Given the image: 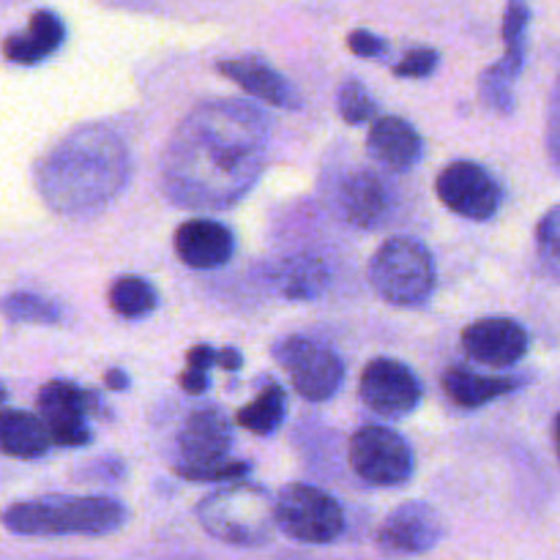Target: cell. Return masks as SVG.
<instances>
[{"mask_svg": "<svg viewBox=\"0 0 560 560\" xmlns=\"http://www.w3.org/2000/svg\"><path fill=\"white\" fill-rule=\"evenodd\" d=\"M268 156V118L238 98L202 102L167 142L162 186L186 211H224L257 184Z\"/></svg>", "mask_w": 560, "mask_h": 560, "instance_id": "6da1fadb", "label": "cell"}, {"mask_svg": "<svg viewBox=\"0 0 560 560\" xmlns=\"http://www.w3.org/2000/svg\"><path fill=\"white\" fill-rule=\"evenodd\" d=\"M129 180V151L107 126H80L38 164V195L60 217L107 206Z\"/></svg>", "mask_w": 560, "mask_h": 560, "instance_id": "7a4b0ae2", "label": "cell"}, {"mask_svg": "<svg viewBox=\"0 0 560 560\" xmlns=\"http://www.w3.org/2000/svg\"><path fill=\"white\" fill-rule=\"evenodd\" d=\"M0 523L16 536H107L124 528L126 509L113 498H36L14 503Z\"/></svg>", "mask_w": 560, "mask_h": 560, "instance_id": "3957f363", "label": "cell"}, {"mask_svg": "<svg viewBox=\"0 0 560 560\" xmlns=\"http://www.w3.org/2000/svg\"><path fill=\"white\" fill-rule=\"evenodd\" d=\"M202 530L230 547H260L277 530L273 495L252 481H230L197 506Z\"/></svg>", "mask_w": 560, "mask_h": 560, "instance_id": "277c9868", "label": "cell"}, {"mask_svg": "<svg viewBox=\"0 0 560 560\" xmlns=\"http://www.w3.org/2000/svg\"><path fill=\"white\" fill-rule=\"evenodd\" d=\"M435 279L430 249L408 235L388 238L370 262L372 288L394 306H421L435 290Z\"/></svg>", "mask_w": 560, "mask_h": 560, "instance_id": "5b68a950", "label": "cell"}, {"mask_svg": "<svg viewBox=\"0 0 560 560\" xmlns=\"http://www.w3.org/2000/svg\"><path fill=\"white\" fill-rule=\"evenodd\" d=\"M277 528L304 545H328L345 530L342 506L310 485H288L277 498Z\"/></svg>", "mask_w": 560, "mask_h": 560, "instance_id": "8992f818", "label": "cell"}, {"mask_svg": "<svg viewBox=\"0 0 560 560\" xmlns=\"http://www.w3.org/2000/svg\"><path fill=\"white\" fill-rule=\"evenodd\" d=\"M350 468L372 487H402L413 476V448L386 427H361L348 443Z\"/></svg>", "mask_w": 560, "mask_h": 560, "instance_id": "52a82bcc", "label": "cell"}, {"mask_svg": "<svg viewBox=\"0 0 560 560\" xmlns=\"http://www.w3.org/2000/svg\"><path fill=\"white\" fill-rule=\"evenodd\" d=\"M273 359L288 372L295 392L310 402H326L345 381V364L331 348L306 337H284L273 345Z\"/></svg>", "mask_w": 560, "mask_h": 560, "instance_id": "ba28073f", "label": "cell"}, {"mask_svg": "<svg viewBox=\"0 0 560 560\" xmlns=\"http://www.w3.org/2000/svg\"><path fill=\"white\" fill-rule=\"evenodd\" d=\"M102 410L96 394L71 381H52L38 392V416L52 438V446H88L93 441L88 430V416L102 413Z\"/></svg>", "mask_w": 560, "mask_h": 560, "instance_id": "9c48e42d", "label": "cell"}, {"mask_svg": "<svg viewBox=\"0 0 560 560\" xmlns=\"http://www.w3.org/2000/svg\"><path fill=\"white\" fill-rule=\"evenodd\" d=\"M230 446H233V427L224 419L222 410H195L184 421V427H180V465H175V474L186 481H195L206 470H213L222 463H228Z\"/></svg>", "mask_w": 560, "mask_h": 560, "instance_id": "30bf717a", "label": "cell"}, {"mask_svg": "<svg viewBox=\"0 0 560 560\" xmlns=\"http://www.w3.org/2000/svg\"><path fill=\"white\" fill-rule=\"evenodd\" d=\"M438 197L448 211L470 222H487L503 202V189L490 170L476 162H452L435 180Z\"/></svg>", "mask_w": 560, "mask_h": 560, "instance_id": "8fae6325", "label": "cell"}, {"mask_svg": "<svg viewBox=\"0 0 560 560\" xmlns=\"http://www.w3.org/2000/svg\"><path fill=\"white\" fill-rule=\"evenodd\" d=\"M361 399L375 413L399 419L416 410L421 399V383L402 361L372 359L361 372Z\"/></svg>", "mask_w": 560, "mask_h": 560, "instance_id": "7c38bea8", "label": "cell"}, {"mask_svg": "<svg viewBox=\"0 0 560 560\" xmlns=\"http://www.w3.org/2000/svg\"><path fill=\"white\" fill-rule=\"evenodd\" d=\"M468 359L490 370H509L520 364L530 348V337L512 317H481L463 331Z\"/></svg>", "mask_w": 560, "mask_h": 560, "instance_id": "4fadbf2b", "label": "cell"}, {"mask_svg": "<svg viewBox=\"0 0 560 560\" xmlns=\"http://www.w3.org/2000/svg\"><path fill=\"white\" fill-rule=\"evenodd\" d=\"M443 520L430 503L410 501L394 509L377 530V547L388 556H421L441 541Z\"/></svg>", "mask_w": 560, "mask_h": 560, "instance_id": "5bb4252c", "label": "cell"}, {"mask_svg": "<svg viewBox=\"0 0 560 560\" xmlns=\"http://www.w3.org/2000/svg\"><path fill=\"white\" fill-rule=\"evenodd\" d=\"M175 255L180 262L197 271H208V268H219L233 257L235 252V235L233 230L224 228L217 219H186L178 230H175Z\"/></svg>", "mask_w": 560, "mask_h": 560, "instance_id": "9a60e30c", "label": "cell"}, {"mask_svg": "<svg viewBox=\"0 0 560 560\" xmlns=\"http://www.w3.org/2000/svg\"><path fill=\"white\" fill-rule=\"evenodd\" d=\"M339 206L345 219L361 230H375L392 219L394 191L386 180L372 170H355L345 178L339 191Z\"/></svg>", "mask_w": 560, "mask_h": 560, "instance_id": "2e32d148", "label": "cell"}, {"mask_svg": "<svg viewBox=\"0 0 560 560\" xmlns=\"http://www.w3.org/2000/svg\"><path fill=\"white\" fill-rule=\"evenodd\" d=\"M219 74H224L228 80H233L235 85L244 88L249 96H255L257 102H266L271 104V107L299 109L301 104L299 93L293 91V85H290L277 69H271L266 60L255 58V55L219 60Z\"/></svg>", "mask_w": 560, "mask_h": 560, "instance_id": "e0dca14e", "label": "cell"}, {"mask_svg": "<svg viewBox=\"0 0 560 560\" xmlns=\"http://www.w3.org/2000/svg\"><path fill=\"white\" fill-rule=\"evenodd\" d=\"M366 148L383 167L402 173L419 162L424 142H421V135L413 124L397 118V115H388V118L372 124L370 135H366Z\"/></svg>", "mask_w": 560, "mask_h": 560, "instance_id": "ac0fdd59", "label": "cell"}, {"mask_svg": "<svg viewBox=\"0 0 560 560\" xmlns=\"http://www.w3.org/2000/svg\"><path fill=\"white\" fill-rule=\"evenodd\" d=\"M443 392L452 399L457 408L476 410L485 408V405L495 402V399L509 397L512 392H517L523 386L520 377L512 375H485V372L465 370V366H452V370L443 372Z\"/></svg>", "mask_w": 560, "mask_h": 560, "instance_id": "d6986e66", "label": "cell"}, {"mask_svg": "<svg viewBox=\"0 0 560 560\" xmlns=\"http://www.w3.org/2000/svg\"><path fill=\"white\" fill-rule=\"evenodd\" d=\"M63 22L52 11H36L31 16V25L25 33H14L3 42V55L11 63L33 66L38 60L49 58L55 49L63 44Z\"/></svg>", "mask_w": 560, "mask_h": 560, "instance_id": "ffe728a7", "label": "cell"}, {"mask_svg": "<svg viewBox=\"0 0 560 560\" xmlns=\"http://www.w3.org/2000/svg\"><path fill=\"white\" fill-rule=\"evenodd\" d=\"M52 438L42 416L27 410H0V452L14 459H38L49 452Z\"/></svg>", "mask_w": 560, "mask_h": 560, "instance_id": "44dd1931", "label": "cell"}, {"mask_svg": "<svg viewBox=\"0 0 560 560\" xmlns=\"http://www.w3.org/2000/svg\"><path fill=\"white\" fill-rule=\"evenodd\" d=\"M271 282L282 299L312 301L317 295H323V290L331 282V273H328V266L320 257L299 255L288 257L282 266H277Z\"/></svg>", "mask_w": 560, "mask_h": 560, "instance_id": "7402d4cb", "label": "cell"}, {"mask_svg": "<svg viewBox=\"0 0 560 560\" xmlns=\"http://www.w3.org/2000/svg\"><path fill=\"white\" fill-rule=\"evenodd\" d=\"M284 408H288L284 388L279 386V383L266 381V388L257 394L255 402L244 405V408L235 413V424L255 432V435H271V432H277L279 427H282Z\"/></svg>", "mask_w": 560, "mask_h": 560, "instance_id": "603a6c76", "label": "cell"}, {"mask_svg": "<svg viewBox=\"0 0 560 560\" xmlns=\"http://www.w3.org/2000/svg\"><path fill=\"white\" fill-rule=\"evenodd\" d=\"M528 25H530V0H509L506 14H503V58L498 60L509 77L517 80L525 66V47H528Z\"/></svg>", "mask_w": 560, "mask_h": 560, "instance_id": "cb8c5ba5", "label": "cell"}, {"mask_svg": "<svg viewBox=\"0 0 560 560\" xmlns=\"http://www.w3.org/2000/svg\"><path fill=\"white\" fill-rule=\"evenodd\" d=\"M107 299L115 315L126 317V320H140V317H148L159 304L156 288L142 277L115 279Z\"/></svg>", "mask_w": 560, "mask_h": 560, "instance_id": "d4e9b609", "label": "cell"}, {"mask_svg": "<svg viewBox=\"0 0 560 560\" xmlns=\"http://www.w3.org/2000/svg\"><path fill=\"white\" fill-rule=\"evenodd\" d=\"M0 315L11 323H33V326H55L63 317L55 301L36 293H11L0 299Z\"/></svg>", "mask_w": 560, "mask_h": 560, "instance_id": "484cf974", "label": "cell"}, {"mask_svg": "<svg viewBox=\"0 0 560 560\" xmlns=\"http://www.w3.org/2000/svg\"><path fill=\"white\" fill-rule=\"evenodd\" d=\"M536 255L541 268L560 279V206L550 208L536 228Z\"/></svg>", "mask_w": 560, "mask_h": 560, "instance_id": "4316f807", "label": "cell"}, {"mask_svg": "<svg viewBox=\"0 0 560 560\" xmlns=\"http://www.w3.org/2000/svg\"><path fill=\"white\" fill-rule=\"evenodd\" d=\"M481 98L498 115H509L514 109V77H509L498 63L490 66L481 74Z\"/></svg>", "mask_w": 560, "mask_h": 560, "instance_id": "83f0119b", "label": "cell"}, {"mask_svg": "<svg viewBox=\"0 0 560 560\" xmlns=\"http://www.w3.org/2000/svg\"><path fill=\"white\" fill-rule=\"evenodd\" d=\"M219 364V350L208 348V345H195L186 353V370L180 375V388L186 394H202L208 388V370Z\"/></svg>", "mask_w": 560, "mask_h": 560, "instance_id": "f1b7e54d", "label": "cell"}, {"mask_svg": "<svg viewBox=\"0 0 560 560\" xmlns=\"http://www.w3.org/2000/svg\"><path fill=\"white\" fill-rule=\"evenodd\" d=\"M337 107L342 120L348 124H364L375 115V98L370 96L364 85L359 80H348L342 88H339V98H337Z\"/></svg>", "mask_w": 560, "mask_h": 560, "instance_id": "f546056e", "label": "cell"}, {"mask_svg": "<svg viewBox=\"0 0 560 560\" xmlns=\"http://www.w3.org/2000/svg\"><path fill=\"white\" fill-rule=\"evenodd\" d=\"M438 66V52L435 49H413V52L405 55L397 66H394V74L397 77H408V80H424L435 71Z\"/></svg>", "mask_w": 560, "mask_h": 560, "instance_id": "4dcf8cb0", "label": "cell"}, {"mask_svg": "<svg viewBox=\"0 0 560 560\" xmlns=\"http://www.w3.org/2000/svg\"><path fill=\"white\" fill-rule=\"evenodd\" d=\"M547 148H550L552 164L560 170V77L552 88L550 98V120H547Z\"/></svg>", "mask_w": 560, "mask_h": 560, "instance_id": "1f68e13d", "label": "cell"}, {"mask_svg": "<svg viewBox=\"0 0 560 560\" xmlns=\"http://www.w3.org/2000/svg\"><path fill=\"white\" fill-rule=\"evenodd\" d=\"M350 52L359 55V58H377V55L386 52V42L381 36L370 31H353L348 36Z\"/></svg>", "mask_w": 560, "mask_h": 560, "instance_id": "d6a6232c", "label": "cell"}, {"mask_svg": "<svg viewBox=\"0 0 560 560\" xmlns=\"http://www.w3.org/2000/svg\"><path fill=\"white\" fill-rule=\"evenodd\" d=\"M241 364H244V359H241V353L235 348L219 350V366H222L224 372H238Z\"/></svg>", "mask_w": 560, "mask_h": 560, "instance_id": "836d02e7", "label": "cell"}, {"mask_svg": "<svg viewBox=\"0 0 560 560\" xmlns=\"http://www.w3.org/2000/svg\"><path fill=\"white\" fill-rule=\"evenodd\" d=\"M104 386H107L109 392H126V386H129V377H126L124 370H109L107 375H104Z\"/></svg>", "mask_w": 560, "mask_h": 560, "instance_id": "e575fe53", "label": "cell"}, {"mask_svg": "<svg viewBox=\"0 0 560 560\" xmlns=\"http://www.w3.org/2000/svg\"><path fill=\"white\" fill-rule=\"evenodd\" d=\"M556 452H558V459H560V413L556 419Z\"/></svg>", "mask_w": 560, "mask_h": 560, "instance_id": "d590c367", "label": "cell"}, {"mask_svg": "<svg viewBox=\"0 0 560 560\" xmlns=\"http://www.w3.org/2000/svg\"><path fill=\"white\" fill-rule=\"evenodd\" d=\"M3 399H5V388L0 386V402H3Z\"/></svg>", "mask_w": 560, "mask_h": 560, "instance_id": "8d00e7d4", "label": "cell"}, {"mask_svg": "<svg viewBox=\"0 0 560 560\" xmlns=\"http://www.w3.org/2000/svg\"><path fill=\"white\" fill-rule=\"evenodd\" d=\"M173 560H189V558H173Z\"/></svg>", "mask_w": 560, "mask_h": 560, "instance_id": "74e56055", "label": "cell"}]
</instances>
